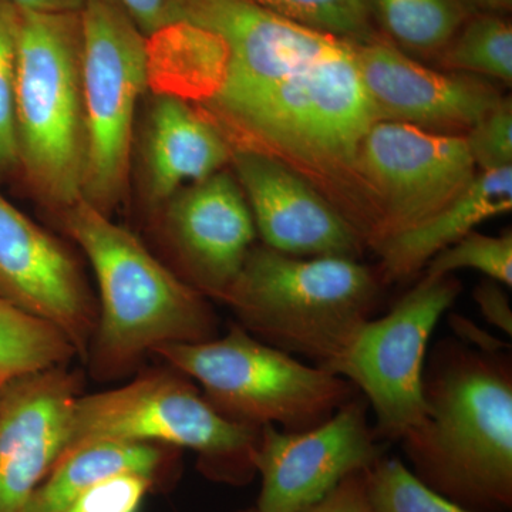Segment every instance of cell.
Returning a JSON list of instances; mask_svg holds the SVG:
<instances>
[{
	"instance_id": "cell-1",
	"label": "cell",
	"mask_w": 512,
	"mask_h": 512,
	"mask_svg": "<svg viewBox=\"0 0 512 512\" xmlns=\"http://www.w3.org/2000/svg\"><path fill=\"white\" fill-rule=\"evenodd\" d=\"M426 413L404 433L414 476L471 512L512 507V356L443 339L427 355Z\"/></svg>"
},
{
	"instance_id": "cell-2",
	"label": "cell",
	"mask_w": 512,
	"mask_h": 512,
	"mask_svg": "<svg viewBox=\"0 0 512 512\" xmlns=\"http://www.w3.org/2000/svg\"><path fill=\"white\" fill-rule=\"evenodd\" d=\"M50 217L82 249L99 285V320L86 357L93 377L126 376L167 343L217 338L220 323L207 298L130 229L83 200Z\"/></svg>"
},
{
	"instance_id": "cell-3",
	"label": "cell",
	"mask_w": 512,
	"mask_h": 512,
	"mask_svg": "<svg viewBox=\"0 0 512 512\" xmlns=\"http://www.w3.org/2000/svg\"><path fill=\"white\" fill-rule=\"evenodd\" d=\"M198 106L232 147L262 151L320 175L357 170L363 138L379 120L355 46L346 39L281 82Z\"/></svg>"
},
{
	"instance_id": "cell-4",
	"label": "cell",
	"mask_w": 512,
	"mask_h": 512,
	"mask_svg": "<svg viewBox=\"0 0 512 512\" xmlns=\"http://www.w3.org/2000/svg\"><path fill=\"white\" fill-rule=\"evenodd\" d=\"M380 276L345 256H293L254 245L221 302L254 338L333 373L375 315Z\"/></svg>"
},
{
	"instance_id": "cell-5",
	"label": "cell",
	"mask_w": 512,
	"mask_h": 512,
	"mask_svg": "<svg viewBox=\"0 0 512 512\" xmlns=\"http://www.w3.org/2000/svg\"><path fill=\"white\" fill-rule=\"evenodd\" d=\"M80 12H20L18 185L52 215L82 198L86 164Z\"/></svg>"
},
{
	"instance_id": "cell-6",
	"label": "cell",
	"mask_w": 512,
	"mask_h": 512,
	"mask_svg": "<svg viewBox=\"0 0 512 512\" xmlns=\"http://www.w3.org/2000/svg\"><path fill=\"white\" fill-rule=\"evenodd\" d=\"M168 366L194 379L211 406L247 426L303 431L329 420L359 393L345 377L305 365L254 338L238 323L224 336L154 349Z\"/></svg>"
},
{
	"instance_id": "cell-7",
	"label": "cell",
	"mask_w": 512,
	"mask_h": 512,
	"mask_svg": "<svg viewBox=\"0 0 512 512\" xmlns=\"http://www.w3.org/2000/svg\"><path fill=\"white\" fill-rule=\"evenodd\" d=\"M259 434L258 427L218 413L190 377L170 367L150 370L119 389L82 394L64 453L99 440L165 444L195 451L211 476L244 481L256 473Z\"/></svg>"
},
{
	"instance_id": "cell-8",
	"label": "cell",
	"mask_w": 512,
	"mask_h": 512,
	"mask_svg": "<svg viewBox=\"0 0 512 512\" xmlns=\"http://www.w3.org/2000/svg\"><path fill=\"white\" fill-rule=\"evenodd\" d=\"M80 18L86 117L80 200L111 217L127 195L138 104L153 84L150 46L116 0H86Z\"/></svg>"
},
{
	"instance_id": "cell-9",
	"label": "cell",
	"mask_w": 512,
	"mask_h": 512,
	"mask_svg": "<svg viewBox=\"0 0 512 512\" xmlns=\"http://www.w3.org/2000/svg\"><path fill=\"white\" fill-rule=\"evenodd\" d=\"M460 292L453 275H424L386 315L362 326L333 370L365 397L377 439L400 440L423 420L427 348Z\"/></svg>"
},
{
	"instance_id": "cell-10",
	"label": "cell",
	"mask_w": 512,
	"mask_h": 512,
	"mask_svg": "<svg viewBox=\"0 0 512 512\" xmlns=\"http://www.w3.org/2000/svg\"><path fill=\"white\" fill-rule=\"evenodd\" d=\"M356 168L375 192L366 245L376 252L429 220L476 177L466 138L390 120L367 131Z\"/></svg>"
},
{
	"instance_id": "cell-11",
	"label": "cell",
	"mask_w": 512,
	"mask_h": 512,
	"mask_svg": "<svg viewBox=\"0 0 512 512\" xmlns=\"http://www.w3.org/2000/svg\"><path fill=\"white\" fill-rule=\"evenodd\" d=\"M362 394L318 426L303 431L261 427L254 467L261 476L256 510L305 512L345 478L363 473L384 457Z\"/></svg>"
},
{
	"instance_id": "cell-12",
	"label": "cell",
	"mask_w": 512,
	"mask_h": 512,
	"mask_svg": "<svg viewBox=\"0 0 512 512\" xmlns=\"http://www.w3.org/2000/svg\"><path fill=\"white\" fill-rule=\"evenodd\" d=\"M0 298L55 326L86 362L99 303L76 256L0 194Z\"/></svg>"
},
{
	"instance_id": "cell-13",
	"label": "cell",
	"mask_w": 512,
	"mask_h": 512,
	"mask_svg": "<svg viewBox=\"0 0 512 512\" xmlns=\"http://www.w3.org/2000/svg\"><path fill=\"white\" fill-rule=\"evenodd\" d=\"M177 275L222 301L254 247L256 228L235 175L221 170L175 192L156 214Z\"/></svg>"
},
{
	"instance_id": "cell-14",
	"label": "cell",
	"mask_w": 512,
	"mask_h": 512,
	"mask_svg": "<svg viewBox=\"0 0 512 512\" xmlns=\"http://www.w3.org/2000/svg\"><path fill=\"white\" fill-rule=\"evenodd\" d=\"M83 377L69 365L0 384V512H23L69 443Z\"/></svg>"
},
{
	"instance_id": "cell-15",
	"label": "cell",
	"mask_w": 512,
	"mask_h": 512,
	"mask_svg": "<svg viewBox=\"0 0 512 512\" xmlns=\"http://www.w3.org/2000/svg\"><path fill=\"white\" fill-rule=\"evenodd\" d=\"M232 168L265 247L293 256L356 259L363 244L338 208L274 156L232 147Z\"/></svg>"
},
{
	"instance_id": "cell-16",
	"label": "cell",
	"mask_w": 512,
	"mask_h": 512,
	"mask_svg": "<svg viewBox=\"0 0 512 512\" xmlns=\"http://www.w3.org/2000/svg\"><path fill=\"white\" fill-rule=\"evenodd\" d=\"M355 52L379 120L424 130H470L501 100L488 83L427 69L380 40H367Z\"/></svg>"
},
{
	"instance_id": "cell-17",
	"label": "cell",
	"mask_w": 512,
	"mask_h": 512,
	"mask_svg": "<svg viewBox=\"0 0 512 512\" xmlns=\"http://www.w3.org/2000/svg\"><path fill=\"white\" fill-rule=\"evenodd\" d=\"M231 156L228 137L188 97L164 90L148 97L133 161L141 201L151 215L184 184L224 170Z\"/></svg>"
},
{
	"instance_id": "cell-18",
	"label": "cell",
	"mask_w": 512,
	"mask_h": 512,
	"mask_svg": "<svg viewBox=\"0 0 512 512\" xmlns=\"http://www.w3.org/2000/svg\"><path fill=\"white\" fill-rule=\"evenodd\" d=\"M512 210V167L483 171L453 201L377 251L384 281L410 278L439 252L456 244L481 222Z\"/></svg>"
},
{
	"instance_id": "cell-19",
	"label": "cell",
	"mask_w": 512,
	"mask_h": 512,
	"mask_svg": "<svg viewBox=\"0 0 512 512\" xmlns=\"http://www.w3.org/2000/svg\"><path fill=\"white\" fill-rule=\"evenodd\" d=\"M164 460L157 444L99 440L66 451L23 512H63L94 484L123 473L154 476Z\"/></svg>"
},
{
	"instance_id": "cell-20",
	"label": "cell",
	"mask_w": 512,
	"mask_h": 512,
	"mask_svg": "<svg viewBox=\"0 0 512 512\" xmlns=\"http://www.w3.org/2000/svg\"><path fill=\"white\" fill-rule=\"evenodd\" d=\"M74 356L77 350L59 329L0 298V384L69 365Z\"/></svg>"
},
{
	"instance_id": "cell-21",
	"label": "cell",
	"mask_w": 512,
	"mask_h": 512,
	"mask_svg": "<svg viewBox=\"0 0 512 512\" xmlns=\"http://www.w3.org/2000/svg\"><path fill=\"white\" fill-rule=\"evenodd\" d=\"M384 26L404 46L431 52L456 36L463 13L454 0H373Z\"/></svg>"
},
{
	"instance_id": "cell-22",
	"label": "cell",
	"mask_w": 512,
	"mask_h": 512,
	"mask_svg": "<svg viewBox=\"0 0 512 512\" xmlns=\"http://www.w3.org/2000/svg\"><path fill=\"white\" fill-rule=\"evenodd\" d=\"M451 40L443 59L450 69L511 83L512 29L507 20L481 16Z\"/></svg>"
},
{
	"instance_id": "cell-23",
	"label": "cell",
	"mask_w": 512,
	"mask_h": 512,
	"mask_svg": "<svg viewBox=\"0 0 512 512\" xmlns=\"http://www.w3.org/2000/svg\"><path fill=\"white\" fill-rule=\"evenodd\" d=\"M372 512H471L419 480L397 458L382 457L365 471Z\"/></svg>"
},
{
	"instance_id": "cell-24",
	"label": "cell",
	"mask_w": 512,
	"mask_h": 512,
	"mask_svg": "<svg viewBox=\"0 0 512 512\" xmlns=\"http://www.w3.org/2000/svg\"><path fill=\"white\" fill-rule=\"evenodd\" d=\"M19 10L0 0V184H18L16 73Z\"/></svg>"
},
{
	"instance_id": "cell-25",
	"label": "cell",
	"mask_w": 512,
	"mask_h": 512,
	"mask_svg": "<svg viewBox=\"0 0 512 512\" xmlns=\"http://www.w3.org/2000/svg\"><path fill=\"white\" fill-rule=\"evenodd\" d=\"M458 269H476L500 285L512 286V234L498 237L473 231L443 249L426 266L429 275H453Z\"/></svg>"
},
{
	"instance_id": "cell-26",
	"label": "cell",
	"mask_w": 512,
	"mask_h": 512,
	"mask_svg": "<svg viewBox=\"0 0 512 512\" xmlns=\"http://www.w3.org/2000/svg\"><path fill=\"white\" fill-rule=\"evenodd\" d=\"M309 28L359 39L369 30L370 0H247Z\"/></svg>"
},
{
	"instance_id": "cell-27",
	"label": "cell",
	"mask_w": 512,
	"mask_h": 512,
	"mask_svg": "<svg viewBox=\"0 0 512 512\" xmlns=\"http://www.w3.org/2000/svg\"><path fill=\"white\" fill-rule=\"evenodd\" d=\"M466 143L474 164L483 171L512 167V107L501 99L468 130Z\"/></svg>"
},
{
	"instance_id": "cell-28",
	"label": "cell",
	"mask_w": 512,
	"mask_h": 512,
	"mask_svg": "<svg viewBox=\"0 0 512 512\" xmlns=\"http://www.w3.org/2000/svg\"><path fill=\"white\" fill-rule=\"evenodd\" d=\"M153 477L123 473L104 478L80 494L63 512H138Z\"/></svg>"
},
{
	"instance_id": "cell-29",
	"label": "cell",
	"mask_w": 512,
	"mask_h": 512,
	"mask_svg": "<svg viewBox=\"0 0 512 512\" xmlns=\"http://www.w3.org/2000/svg\"><path fill=\"white\" fill-rule=\"evenodd\" d=\"M147 39L183 18L184 0H116Z\"/></svg>"
},
{
	"instance_id": "cell-30",
	"label": "cell",
	"mask_w": 512,
	"mask_h": 512,
	"mask_svg": "<svg viewBox=\"0 0 512 512\" xmlns=\"http://www.w3.org/2000/svg\"><path fill=\"white\" fill-rule=\"evenodd\" d=\"M305 512H372L367 500L365 471L353 474Z\"/></svg>"
},
{
	"instance_id": "cell-31",
	"label": "cell",
	"mask_w": 512,
	"mask_h": 512,
	"mask_svg": "<svg viewBox=\"0 0 512 512\" xmlns=\"http://www.w3.org/2000/svg\"><path fill=\"white\" fill-rule=\"evenodd\" d=\"M474 301L480 309L481 315L488 323L507 333L508 338L512 335V311L510 299L507 293L495 281L483 282L474 291Z\"/></svg>"
},
{
	"instance_id": "cell-32",
	"label": "cell",
	"mask_w": 512,
	"mask_h": 512,
	"mask_svg": "<svg viewBox=\"0 0 512 512\" xmlns=\"http://www.w3.org/2000/svg\"><path fill=\"white\" fill-rule=\"evenodd\" d=\"M451 325H453L458 339L463 340L467 345L474 346V348L481 350L510 349V345L501 342L500 339L493 338L488 333H484L483 330L467 318H461V316L457 315L451 316Z\"/></svg>"
},
{
	"instance_id": "cell-33",
	"label": "cell",
	"mask_w": 512,
	"mask_h": 512,
	"mask_svg": "<svg viewBox=\"0 0 512 512\" xmlns=\"http://www.w3.org/2000/svg\"><path fill=\"white\" fill-rule=\"evenodd\" d=\"M20 12L73 13L83 9L86 0H8Z\"/></svg>"
},
{
	"instance_id": "cell-34",
	"label": "cell",
	"mask_w": 512,
	"mask_h": 512,
	"mask_svg": "<svg viewBox=\"0 0 512 512\" xmlns=\"http://www.w3.org/2000/svg\"><path fill=\"white\" fill-rule=\"evenodd\" d=\"M481 2L487 3L493 8H510L512 0H481Z\"/></svg>"
},
{
	"instance_id": "cell-35",
	"label": "cell",
	"mask_w": 512,
	"mask_h": 512,
	"mask_svg": "<svg viewBox=\"0 0 512 512\" xmlns=\"http://www.w3.org/2000/svg\"><path fill=\"white\" fill-rule=\"evenodd\" d=\"M242 512H259V511L256 510V508H255V510H247V511H242Z\"/></svg>"
}]
</instances>
